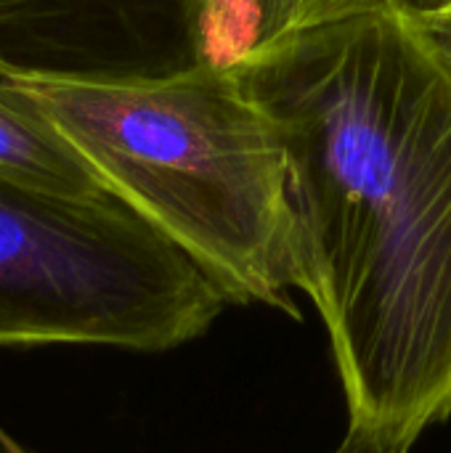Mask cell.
Wrapping results in <instances>:
<instances>
[{
    "label": "cell",
    "instance_id": "cell-1",
    "mask_svg": "<svg viewBox=\"0 0 451 453\" xmlns=\"http://www.w3.org/2000/svg\"><path fill=\"white\" fill-rule=\"evenodd\" d=\"M234 72L284 149L292 281L351 425L412 449L451 417V64L404 11L364 5Z\"/></svg>",
    "mask_w": 451,
    "mask_h": 453
},
{
    "label": "cell",
    "instance_id": "cell-2",
    "mask_svg": "<svg viewBox=\"0 0 451 453\" xmlns=\"http://www.w3.org/2000/svg\"><path fill=\"white\" fill-rule=\"evenodd\" d=\"M0 93L189 250L234 305L300 319L290 295L284 149L234 69L114 74L0 56Z\"/></svg>",
    "mask_w": 451,
    "mask_h": 453
},
{
    "label": "cell",
    "instance_id": "cell-3",
    "mask_svg": "<svg viewBox=\"0 0 451 453\" xmlns=\"http://www.w3.org/2000/svg\"><path fill=\"white\" fill-rule=\"evenodd\" d=\"M226 305L223 284L117 194L0 178V348L162 353L205 334Z\"/></svg>",
    "mask_w": 451,
    "mask_h": 453
},
{
    "label": "cell",
    "instance_id": "cell-4",
    "mask_svg": "<svg viewBox=\"0 0 451 453\" xmlns=\"http://www.w3.org/2000/svg\"><path fill=\"white\" fill-rule=\"evenodd\" d=\"M364 8L362 0H191L197 66L234 69L255 50L311 21Z\"/></svg>",
    "mask_w": 451,
    "mask_h": 453
},
{
    "label": "cell",
    "instance_id": "cell-5",
    "mask_svg": "<svg viewBox=\"0 0 451 453\" xmlns=\"http://www.w3.org/2000/svg\"><path fill=\"white\" fill-rule=\"evenodd\" d=\"M45 11L85 8L106 19L138 50L141 74H167L194 64L191 56V0H0V21Z\"/></svg>",
    "mask_w": 451,
    "mask_h": 453
},
{
    "label": "cell",
    "instance_id": "cell-6",
    "mask_svg": "<svg viewBox=\"0 0 451 453\" xmlns=\"http://www.w3.org/2000/svg\"><path fill=\"white\" fill-rule=\"evenodd\" d=\"M0 178L58 196H93V173L27 109L0 93Z\"/></svg>",
    "mask_w": 451,
    "mask_h": 453
},
{
    "label": "cell",
    "instance_id": "cell-7",
    "mask_svg": "<svg viewBox=\"0 0 451 453\" xmlns=\"http://www.w3.org/2000/svg\"><path fill=\"white\" fill-rule=\"evenodd\" d=\"M407 19L433 45V50L451 64V0L423 13H407Z\"/></svg>",
    "mask_w": 451,
    "mask_h": 453
},
{
    "label": "cell",
    "instance_id": "cell-8",
    "mask_svg": "<svg viewBox=\"0 0 451 453\" xmlns=\"http://www.w3.org/2000/svg\"><path fill=\"white\" fill-rule=\"evenodd\" d=\"M335 453H409V449H404L377 433H369L364 427L348 425V433H346L343 443L335 449Z\"/></svg>",
    "mask_w": 451,
    "mask_h": 453
},
{
    "label": "cell",
    "instance_id": "cell-9",
    "mask_svg": "<svg viewBox=\"0 0 451 453\" xmlns=\"http://www.w3.org/2000/svg\"><path fill=\"white\" fill-rule=\"evenodd\" d=\"M441 3H447V0H377V5H391V8H399L404 13H423V11H431Z\"/></svg>",
    "mask_w": 451,
    "mask_h": 453
},
{
    "label": "cell",
    "instance_id": "cell-10",
    "mask_svg": "<svg viewBox=\"0 0 451 453\" xmlns=\"http://www.w3.org/2000/svg\"><path fill=\"white\" fill-rule=\"evenodd\" d=\"M364 5H377V0H362Z\"/></svg>",
    "mask_w": 451,
    "mask_h": 453
}]
</instances>
